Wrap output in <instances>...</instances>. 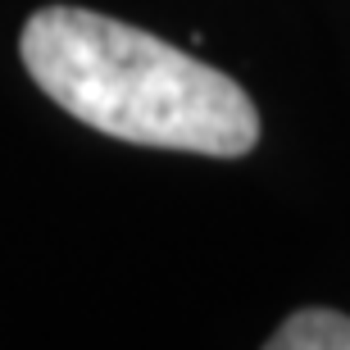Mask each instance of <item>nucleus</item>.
<instances>
[{"mask_svg": "<svg viewBox=\"0 0 350 350\" xmlns=\"http://www.w3.org/2000/svg\"><path fill=\"white\" fill-rule=\"evenodd\" d=\"M269 350H350V319L341 310H296L269 341Z\"/></svg>", "mask_w": 350, "mask_h": 350, "instance_id": "f03ea898", "label": "nucleus"}, {"mask_svg": "<svg viewBox=\"0 0 350 350\" xmlns=\"http://www.w3.org/2000/svg\"><path fill=\"white\" fill-rule=\"evenodd\" d=\"M18 51L64 114L114 142L214 159L260 146V109L241 82L132 23L46 5L23 23Z\"/></svg>", "mask_w": 350, "mask_h": 350, "instance_id": "f257e3e1", "label": "nucleus"}]
</instances>
